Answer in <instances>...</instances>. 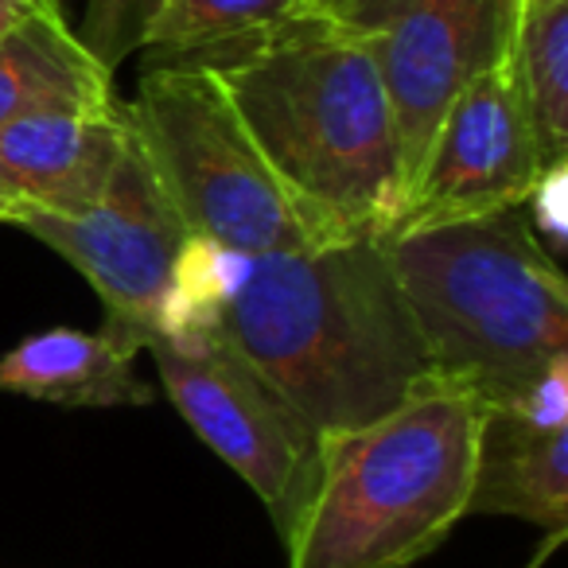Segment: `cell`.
Wrapping results in <instances>:
<instances>
[{
    "label": "cell",
    "instance_id": "obj_5",
    "mask_svg": "<svg viewBox=\"0 0 568 568\" xmlns=\"http://www.w3.org/2000/svg\"><path fill=\"white\" fill-rule=\"evenodd\" d=\"M125 118L191 237L242 257L316 245L211 67L152 59Z\"/></svg>",
    "mask_w": 568,
    "mask_h": 568
},
{
    "label": "cell",
    "instance_id": "obj_11",
    "mask_svg": "<svg viewBox=\"0 0 568 568\" xmlns=\"http://www.w3.org/2000/svg\"><path fill=\"white\" fill-rule=\"evenodd\" d=\"M467 514H510L568 529V413L541 394L487 405Z\"/></svg>",
    "mask_w": 568,
    "mask_h": 568
},
{
    "label": "cell",
    "instance_id": "obj_3",
    "mask_svg": "<svg viewBox=\"0 0 568 568\" xmlns=\"http://www.w3.org/2000/svg\"><path fill=\"white\" fill-rule=\"evenodd\" d=\"M433 382L503 405L568 355V281L526 219H487L386 234Z\"/></svg>",
    "mask_w": 568,
    "mask_h": 568
},
{
    "label": "cell",
    "instance_id": "obj_10",
    "mask_svg": "<svg viewBox=\"0 0 568 568\" xmlns=\"http://www.w3.org/2000/svg\"><path fill=\"white\" fill-rule=\"evenodd\" d=\"M121 149L125 102L102 113H43L0 125V199L17 214H79L102 195Z\"/></svg>",
    "mask_w": 568,
    "mask_h": 568
},
{
    "label": "cell",
    "instance_id": "obj_2",
    "mask_svg": "<svg viewBox=\"0 0 568 568\" xmlns=\"http://www.w3.org/2000/svg\"><path fill=\"white\" fill-rule=\"evenodd\" d=\"M219 335L316 436L371 425L433 386L386 237L253 257Z\"/></svg>",
    "mask_w": 568,
    "mask_h": 568
},
{
    "label": "cell",
    "instance_id": "obj_4",
    "mask_svg": "<svg viewBox=\"0 0 568 568\" xmlns=\"http://www.w3.org/2000/svg\"><path fill=\"white\" fill-rule=\"evenodd\" d=\"M487 405L425 386L394 413L320 436L312 495L284 537L288 568H409L467 518Z\"/></svg>",
    "mask_w": 568,
    "mask_h": 568
},
{
    "label": "cell",
    "instance_id": "obj_16",
    "mask_svg": "<svg viewBox=\"0 0 568 568\" xmlns=\"http://www.w3.org/2000/svg\"><path fill=\"white\" fill-rule=\"evenodd\" d=\"M164 9L168 0H87L79 36L110 71H118L133 51H144V40Z\"/></svg>",
    "mask_w": 568,
    "mask_h": 568
},
{
    "label": "cell",
    "instance_id": "obj_13",
    "mask_svg": "<svg viewBox=\"0 0 568 568\" xmlns=\"http://www.w3.org/2000/svg\"><path fill=\"white\" fill-rule=\"evenodd\" d=\"M136 351L110 332L51 327L9 355H0V394L36 397L74 409H113L149 405L156 389L136 378Z\"/></svg>",
    "mask_w": 568,
    "mask_h": 568
},
{
    "label": "cell",
    "instance_id": "obj_9",
    "mask_svg": "<svg viewBox=\"0 0 568 568\" xmlns=\"http://www.w3.org/2000/svg\"><path fill=\"white\" fill-rule=\"evenodd\" d=\"M552 164L521 110L510 55L456 94L436 129L397 230L487 219L526 206L537 175Z\"/></svg>",
    "mask_w": 568,
    "mask_h": 568
},
{
    "label": "cell",
    "instance_id": "obj_18",
    "mask_svg": "<svg viewBox=\"0 0 568 568\" xmlns=\"http://www.w3.org/2000/svg\"><path fill=\"white\" fill-rule=\"evenodd\" d=\"M36 17H67V0H0V36Z\"/></svg>",
    "mask_w": 568,
    "mask_h": 568
},
{
    "label": "cell",
    "instance_id": "obj_14",
    "mask_svg": "<svg viewBox=\"0 0 568 568\" xmlns=\"http://www.w3.org/2000/svg\"><path fill=\"white\" fill-rule=\"evenodd\" d=\"M510 74L545 156L568 160V0H521Z\"/></svg>",
    "mask_w": 568,
    "mask_h": 568
},
{
    "label": "cell",
    "instance_id": "obj_8",
    "mask_svg": "<svg viewBox=\"0 0 568 568\" xmlns=\"http://www.w3.org/2000/svg\"><path fill=\"white\" fill-rule=\"evenodd\" d=\"M521 0H358L347 12L371 40L397 136L402 211L448 105L510 55Z\"/></svg>",
    "mask_w": 568,
    "mask_h": 568
},
{
    "label": "cell",
    "instance_id": "obj_17",
    "mask_svg": "<svg viewBox=\"0 0 568 568\" xmlns=\"http://www.w3.org/2000/svg\"><path fill=\"white\" fill-rule=\"evenodd\" d=\"M526 206L537 222L534 234L545 237L541 245L549 250V257L557 261L568 242V160L545 164V172L537 175L534 191H529Z\"/></svg>",
    "mask_w": 568,
    "mask_h": 568
},
{
    "label": "cell",
    "instance_id": "obj_12",
    "mask_svg": "<svg viewBox=\"0 0 568 568\" xmlns=\"http://www.w3.org/2000/svg\"><path fill=\"white\" fill-rule=\"evenodd\" d=\"M113 105V71L67 17H36L0 36V125L43 113H102Z\"/></svg>",
    "mask_w": 568,
    "mask_h": 568
},
{
    "label": "cell",
    "instance_id": "obj_20",
    "mask_svg": "<svg viewBox=\"0 0 568 568\" xmlns=\"http://www.w3.org/2000/svg\"><path fill=\"white\" fill-rule=\"evenodd\" d=\"M557 541H560V537H549V545H545V549H541V552H537V557H534V560H529V568H541V560H545V557H549V549H552V545H557Z\"/></svg>",
    "mask_w": 568,
    "mask_h": 568
},
{
    "label": "cell",
    "instance_id": "obj_1",
    "mask_svg": "<svg viewBox=\"0 0 568 568\" xmlns=\"http://www.w3.org/2000/svg\"><path fill=\"white\" fill-rule=\"evenodd\" d=\"M242 113L253 144L316 245L386 237L402 219L389 94L351 17H308L195 51Z\"/></svg>",
    "mask_w": 568,
    "mask_h": 568
},
{
    "label": "cell",
    "instance_id": "obj_6",
    "mask_svg": "<svg viewBox=\"0 0 568 568\" xmlns=\"http://www.w3.org/2000/svg\"><path fill=\"white\" fill-rule=\"evenodd\" d=\"M164 394L195 436L265 503L281 541L293 534L320 467V436L219 332L144 343Z\"/></svg>",
    "mask_w": 568,
    "mask_h": 568
},
{
    "label": "cell",
    "instance_id": "obj_19",
    "mask_svg": "<svg viewBox=\"0 0 568 568\" xmlns=\"http://www.w3.org/2000/svg\"><path fill=\"white\" fill-rule=\"evenodd\" d=\"M324 4H327V9H332V12H339V17H347V12L355 9L358 0H324Z\"/></svg>",
    "mask_w": 568,
    "mask_h": 568
},
{
    "label": "cell",
    "instance_id": "obj_21",
    "mask_svg": "<svg viewBox=\"0 0 568 568\" xmlns=\"http://www.w3.org/2000/svg\"><path fill=\"white\" fill-rule=\"evenodd\" d=\"M12 214H17V211H12V206L0 199V222H9V226H12Z\"/></svg>",
    "mask_w": 568,
    "mask_h": 568
},
{
    "label": "cell",
    "instance_id": "obj_15",
    "mask_svg": "<svg viewBox=\"0 0 568 568\" xmlns=\"http://www.w3.org/2000/svg\"><path fill=\"white\" fill-rule=\"evenodd\" d=\"M324 12H332L324 0H168V9L144 40V51L156 59H183Z\"/></svg>",
    "mask_w": 568,
    "mask_h": 568
},
{
    "label": "cell",
    "instance_id": "obj_7",
    "mask_svg": "<svg viewBox=\"0 0 568 568\" xmlns=\"http://www.w3.org/2000/svg\"><path fill=\"white\" fill-rule=\"evenodd\" d=\"M12 226L71 261L105 308V332L141 351L164 327L175 261L187 245V226L160 187L141 141L125 118V149L102 195L79 214L20 211Z\"/></svg>",
    "mask_w": 568,
    "mask_h": 568
}]
</instances>
